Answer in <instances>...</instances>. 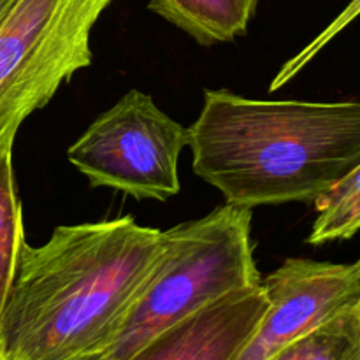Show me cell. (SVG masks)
<instances>
[{
    "instance_id": "cell-10",
    "label": "cell",
    "mask_w": 360,
    "mask_h": 360,
    "mask_svg": "<svg viewBox=\"0 0 360 360\" xmlns=\"http://www.w3.org/2000/svg\"><path fill=\"white\" fill-rule=\"evenodd\" d=\"M316 218L309 245L350 239L360 231V164L315 202Z\"/></svg>"
},
{
    "instance_id": "cell-3",
    "label": "cell",
    "mask_w": 360,
    "mask_h": 360,
    "mask_svg": "<svg viewBox=\"0 0 360 360\" xmlns=\"http://www.w3.org/2000/svg\"><path fill=\"white\" fill-rule=\"evenodd\" d=\"M262 281L253 259L252 210L224 206L162 231V250L118 333L94 360H127L211 302Z\"/></svg>"
},
{
    "instance_id": "cell-9",
    "label": "cell",
    "mask_w": 360,
    "mask_h": 360,
    "mask_svg": "<svg viewBox=\"0 0 360 360\" xmlns=\"http://www.w3.org/2000/svg\"><path fill=\"white\" fill-rule=\"evenodd\" d=\"M269 360H360V301L292 341Z\"/></svg>"
},
{
    "instance_id": "cell-11",
    "label": "cell",
    "mask_w": 360,
    "mask_h": 360,
    "mask_svg": "<svg viewBox=\"0 0 360 360\" xmlns=\"http://www.w3.org/2000/svg\"><path fill=\"white\" fill-rule=\"evenodd\" d=\"M23 245L25 229L14 185L13 151H7L0 153V316L16 276Z\"/></svg>"
},
{
    "instance_id": "cell-5",
    "label": "cell",
    "mask_w": 360,
    "mask_h": 360,
    "mask_svg": "<svg viewBox=\"0 0 360 360\" xmlns=\"http://www.w3.org/2000/svg\"><path fill=\"white\" fill-rule=\"evenodd\" d=\"M188 129L162 111L150 95L130 90L95 118L67 150V158L91 186H108L134 199L178 195L179 157Z\"/></svg>"
},
{
    "instance_id": "cell-14",
    "label": "cell",
    "mask_w": 360,
    "mask_h": 360,
    "mask_svg": "<svg viewBox=\"0 0 360 360\" xmlns=\"http://www.w3.org/2000/svg\"><path fill=\"white\" fill-rule=\"evenodd\" d=\"M355 264H357V267H359V271H360V259H359L357 262H355Z\"/></svg>"
},
{
    "instance_id": "cell-7",
    "label": "cell",
    "mask_w": 360,
    "mask_h": 360,
    "mask_svg": "<svg viewBox=\"0 0 360 360\" xmlns=\"http://www.w3.org/2000/svg\"><path fill=\"white\" fill-rule=\"evenodd\" d=\"M267 306L262 283L236 290L165 329L127 360H234Z\"/></svg>"
},
{
    "instance_id": "cell-1",
    "label": "cell",
    "mask_w": 360,
    "mask_h": 360,
    "mask_svg": "<svg viewBox=\"0 0 360 360\" xmlns=\"http://www.w3.org/2000/svg\"><path fill=\"white\" fill-rule=\"evenodd\" d=\"M162 250V231L132 217L60 225L25 241L0 316L11 360H94L118 333Z\"/></svg>"
},
{
    "instance_id": "cell-4",
    "label": "cell",
    "mask_w": 360,
    "mask_h": 360,
    "mask_svg": "<svg viewBox=\"0 0 360 360\" xmlns=\"http://www.w3.org/2000/svg\"><path fill=\"white\" fill-rule=\"evenodd\" d=\"M115 0H14L0 21V153L21 123L91 63L95 23Z\"/></svg>"
},
{
    "instance_id": "cell-8",
    "label": "cell",
    "mask_w": 360,
    "mask_h": 360,
    "mask_svg": "<svg viewBox=\"0 0 360 360\" xmlns=\"http://www.w3.org/2000/svg\"><path fill=\"white\" fill-rule=\"evenodd\" d=\"M260 0H148V7L202 46L246 34Z\"/></svg>"
},
{
    "instance_id": "cell-12",
    "label": "cell",
    "mask_w": 360,
    "mask_h": 360,
    "mask_svg": "<svg viewBox=\"0 0 360 360\" xmlns=\"http://www.w3.org/2000/svg\"><path fill=\"white\" fill-rule=\"evenodd\" d=\"M14 4V0H0V21H2V18L6 16L7 11L11 9V6Z\"/></svg>"
},
{
    "instance_id": "cell-6",
    "label": "cell",
    "mask_w": 360,
    "mask_h": 360,
    "mask_svg": "<svg viewBox=\"0 0 360 360\" xmlns=\"http://www.w3.org/2000/svg\"><path fill=\"white\" fill-rule=\"evenodd\" d=\"M260 283L269 306L234 360H269L360 301L357 264L287 259Z\"/></svg>"
},
{
    "instance_id": "cell-2",
    "label": "cell",
    "mask_w": 360,
    "mask_h": 360,
    "mask_svg": "<svg viewBox=\"0 0 360 360\" xmlns=\"http://www.w3.org/2000/svg\"><path fill=\"white\" fill-rule=\"evenodd\" d=\"M188 137L193 172L225 204H315L360 164V101H260L206 90Z\"/></svg>"
},
{
    "instance_id": "cell-13",
    "label": "cell",
    "mask_w": 360,
    "mask_h": 360,
    "mask_svg": "<svg viewBox=\"0 0 360 360\" xmlns=\"http://www.w3.org/2000/svg\"><path fill=\"white\" fill-rule=\"evenodd\" d=\"M0 360H11V359H7L6 355H2V354H0Z\"/></svg>"
}]
</instances>
